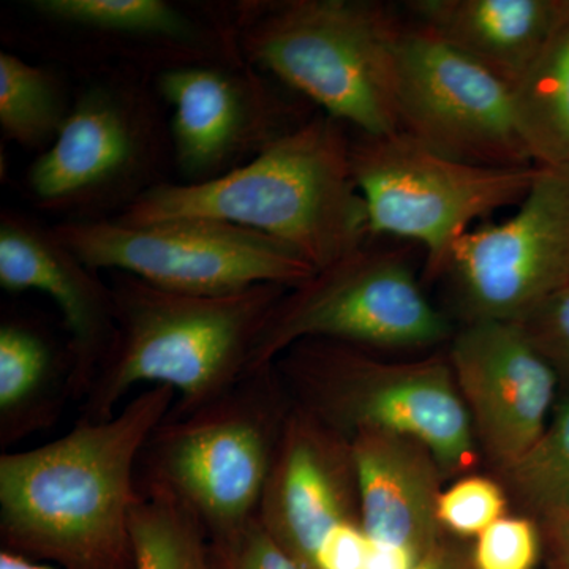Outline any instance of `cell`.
<instances>
[{
  "label": "cell",
  "instance_id": "cell-1",
  "mask_svg": "<svg viewBox=\"0 0 569 569\" xmlns=\"http://www.w3.org/2000/svg\"><path fill=\"white\" fill-rule=\"evenodd\" d=\"M174 402L173 389L146 388L111 418H80L58 440L3 451V549L62 569H133L138 460Z\"/></svg>",
  "mask_w": 569,
  "mask_h": 569
},
{
  "label": "cell",
  "instance_id": "cell-2",
  "mask_svg": "<svg viewBox=\"0 0 569 569\" xmlns=\"http://www.w3.org/2000/svg\"><path fill=\"white\" fill-rule=\"evenodd\" d=\"M350 141L347 126L316 112L231 173L203 183H160L111 219L239 224L279 239L321 271L372 239Z\"/></svg>",
  "mask_w": 569,
  "mask_h": 569
},
{
  "label": "cell",
  "instance_id": "cell-3",
  "mask_svg": "<svg viewBox=\"0 0 569 569\" xmlns=\"http://www.w3.org/2000/svg\"><path fill=\"white\" fill-rule=\"evenodd\" d=\"M116 332L81 402V418L102 421L133 388L173 389L168 417L212 402L249 373L258 337L290 288L257 284L238 293L200 296L110 272Z\"/></svg>",
  "mask_w": 569,
  "mask_h": 569
},
{
  "label": "cell",
  "instance_id": "cell-4",
  "mask_svg": "<svg viewBox=\"0 0 569 569\" xmlns=\"http://www.w3.org/2000/svg\"><path fill=\"white\" fill-rule=\"evenodd\" d=\"M247 61L355 132H400L402 24L373 0H236Z\"/></svg>",
  "mask_w": 569,
  "mask_h": 569
},
{
  "label": "cell",
  "instance_id": "cell-5",
  "mask_svg": "<svg viewBox=\"0 0 569 569\" xmlns=\"http://www.w3.org/2000/svg\"><path fill=\"white\" fill-rule=\"evenodd\" d=\"M293 406L274 365L250 370L212 402L157 426L138 460V492L171 498L209 539L239 529L257 518Z\"/></svg>",
  "mask_w": 569,
  "mask_h": 569
},
{
  "label": "cell",
  "instance_id": "cell-6",
  "mask_svg": "<svg viewBox=\"0 0 569 569\" xmlns=\"http://www.w3.org/2000/svg\"><path fill=\"white\" fill-rule=\"evenodd\" d=\"M163 108L151 77L88 74L58 138L26 171L31 203L61 222L111 219L168 182L174 162Z\"/></svg>",
  "mask_w": 569,
  "mask_h": 569
},
{
  "label": "cell",
  "instance_id": "cell-7",
  "mask_svg": "<svg viewBox=\"0 0 569 569\" xmlns=\"http://www.w3.org/2000/svg\"><path fill=\"white\" fill-rule=\"evenodd\" d=\"M296 406L347 438L381 430L425 445L445 477L477 456L473 422L449 359L385 362L332 340H301L274 362Z\"/></svg>",
  "mask_w": 569,
  "mask_h": 569
},
{
  "label": "cell",
  "instance_id": "cell-8",
  "mask_svg": "<svg viewBox=\"0 0 569 569\" xmlns=\"http://www.w3.org/2000/svg\"><path fill=\"white\" fill-rule=\"evenodd\" d=\"M351 170L370 238L395 236L426 252L427 274H447L452 247L471 223L529 193L538 164L481 167L449 159L403 132L350 134Z\"/></svg>",
  "mask_w": 569,
  "mask_h": 569
},
{
  "label": "cell",
  "instance_id": "cell-9",
  "mask_svg": "<svg viewBox=\"0 0 569 569\" xmlns=\"http://www.w3.org/2000/svg\"><path fill=\"white\" fill-rule=\"evenodd\" d=\"M52 230L89 268L123 272L176 293L230 295L268 283L295 288L317 274L279 239L220 220H69Z\"/></svg>",
  "mask_w": 569,
  "mask_h": 569
},
{
  "label": "cell",
  "instance_id": "cell-10",
  "mask_svg": "<svg viewBox=\"0 0 569 569\" xmlns=\"http://www.w3.org/2000/svg\"><path fill=\"white\" fill-rule=\"evenodd\" d=\"M451 337L447 317L422 293L406 257L369 241L283 295L258 337L249 372L274 365L301 340L419 348Z\"/></svg>",
  "mask_w": 569,
  "mask_h": 569
},
{
  "label": "cell",
  "instance_id": "cell-11",
  "mask_svg": "<svg viewBox=\"0 0 569 569\" xmlns=\"http://www.w3.org/2000/svg\"><path fill=\"white\" fill-rule=\"evenodd\" d=\"M31 40L88 74L242 61L233 2L28 0Z\"/></svg>",
  "mask_w": 569,
  "mask_h": 569
},
{
  "label": "cell",
  "instance_id": "cell-12",
  "mask_svg": "<svg viewBox=\"0 0 569 569\" xmlns=\"http://www.w3.org/2000/svg\"><path fill=\"white\" fill-rule=\"evenodd\" d=\"M400 132L460 162L533 167L516 122L512 88L421 26L397 50Z\"/></svg>",
  "mask_w": 569,
  "mask_h": 569
},
{
  "label": "cell",
  "instance_id": "cell-13",
  "mask_svg": "<svg viewBox=\"0 0 569 569\" xmlns=\"http://www.w3.org/2000/svg\"><path fill=\"white\" fill-rule=\"evenodd\" d=\"M152 82L171 111V149L182 183L231 173L313 116L247 59L176 67Z\"/></svg>",
  "mask_w": 569,
  "mask_h": 569
},
{
  "label": "cell",
  "instance_id": "cell-14",
  "mask_svg": "<svg viewBox=\"0 0 569 569\" xmlns=\"http://www.w3.org/2000/svg\"><path fill=\"white\" fill-rule=\"evenodd\" d=\"M447 274L467 323H519L569 287V164L538 167L518 211L456 242Z\"/></svg>",
  "mask_w": 569,
  "mask_h": 569
},
{
  "label": "cell",
  "instance_id": "cell-15",
  "mask_svg": "<svg viewBox=\"0 0 569 569\" xmlns=\"http://www.w3.org/2000/svg\"><path fill=\"white\" fill-rule=\"evenodd\" d=\"M448 359L478 443L505 470L545 433L559 373L515 321H468L451 337Z\"/></svg>",
  "mask_w": 569,
  "mask_h": 569
},
{
  "label": "cell",
  "instance_id": "cell-16",
  "mask_svg": "<svg viewBox=\"0 0 569 569\" xmlns=\"http://www.w3.org/2000/svg\"><path fill=\"white\" fill-rule=\"evenodd\" d=\"M257 518L299 568L316 569L325 538L342 523L359 522L350 438L295 403Z\"/></svg>",
  "mask_w": 569,
  "mask_h": 569
},
{
  "label": "cell",
  "instance_id": "cell-17",
  "mask_svg": "<svg viewBox=\"0 0 569 569\" xmlns=\"http://www.w3.org/2000/svg\"><path fill=\"white\" fill-rule=\"evenodd\" d=\"M0 287L9 293L40 291L61 310L69 332L71 399L82 402L114 339L110 282L63 246L52 224L2 211Z\"/></svg>",
  "mask_w": 569,
  "mask_h": 569
},
{
  "label": "cell",
  "instance_id": "cell-18",
  "mask_svg": "<svg viewBox=\"0 0 569 569\" xmlns=\"http://www.w3.org/2000/svg\"><path fill=\"white\" fill-rule=\"evenodd\" d=\"M350 445L362 530L426 559L445 541L438 522L445 475L437 459L425 445L381 430H359Z\"/></svg>",
  "mask_w": 569,
  "mask_h": 569
},
{
  "label": "cell",
  "instance_id": "cell-19",
  "mask_svg": "<svg viewBox=\"0 0 569 569\" xmlns=\"http://www.w3.org/2000/svg\"><path fill=\"white\" fill-rule=\"evenodd\" d=\"M415 24L515 86L569 11V0H413Z\"/></svg>",
  "mask_w": 569,
  "mask_h": 569
},
{
  "label": "cell",
  "instance_id": "cell-20",
  "mask_svg": "<svg viewBox=\"0 0 569 569\" xmlns=\"http://www.w3.org/2000/svg\"><path fill=\"white\" fill-rule=\"evenodd\" d=\"M71 399L69 348L20 320L0 325V447L47 429ZM73 400V399H71Z\"/></svg>",
  "mask_w": 569,
  "mask_h": 569
},
{
  "label": "cell",
  "instance_id": "cell-21",
  "mask_svg": "<svg viewBox=\"0 0 569 569\" xmlns=\"http://www.w3.org/2000/svg\"><path fill=\"white\" fill-rule=\"evenodd\" d=\"M516 122L538 167L569 164V11L512 86Z\"/></svg>",
  "mask_w": 569,
  "mask_h": 569
},
{
  "label": "cell",
  "instance_id": "cell-22",
  "mask_svg": "<svg viewBox=\"0 0 569 569\" xmlns=\"http://www.w3.org/2000/svg\"><path fill=\"white\" fill-rule=\"evenodd\" d=\"M73 93L58 70L0 52V129L22 149L47 151L69 116Z\"/></svg>",
  "mask_w": 569,
  "mask_h": 569
},
{
  "label": "cell",
  "instance_id": "cell-23",
  "mask_svg": "<svg viewBox=\"0 0 569 569\" xmlns=\"http://www.w3.org/2000/svg\"><path fill=\"white\" fill-rule=\"evenodd\" d=\"M203 526L171 498L141 496L130 516L133 569H208Z\"/></svg>",
  "mask_w": 569,
  "mask_h": 569
},
{
  "label": "cell",
  "instance_id": "cell-24",
  "mask_svg": "<svg viewBox=\"0 0 569 569\" xmlns=\"http://www.w3.org/2000/svg\"><path fill=\"white\" fill-rule=\"evenodd\" d=\"M505 488L539 519L569 509V399L553 410L545 433L500 471Z\"/></svg>",
  "mask_w": 569,
  "mask_h": 569
},
{
  "label": "cell",
  "instance_id": "cell-25",
  "mask_svg": "<svg viewBox=\"0 0 569 569\" xmlns=\"http://www.w3.org/2000/svg\"><path fill=\"white\" fill-rule=\"evenodd\" d=\"M507 488L488 477H463L441 492L438 522L459 538H477L507 516Z\"/></svg>",
  "mask_w": 569,
  "mask_h": 569
},
{
  "label": "cell",
  "instance_id": "cell-26",
  "mask_svg": "<svg viewBox=\"0 0 569 569\" xmlns=\"http://www.w3.org/2000/svg\"><path fill=\"white\" fill-rule=\"evenodd\" d=\"M475 539V569H537L545 552L541 526L531 516H503Z\"/></svg>",
  "mask_w": 569,
  "mask_h": 569
},
{
  "label": "cell",
  "instance_id": "cell-27",
  "mask_svg": "<svg viewBox=\"0 0 569 569\" xmlns=\"http://www.w3.org/2000/svg\"><path fill=\"white\" fill-rule=\"evenodd\" d=\"M208 569H301L264 530L258 518L209 539Z\"/></svg>",
  "mask_w": 569,
  "mask_h": 569
},
{
  "label": "cell",
  "instance_id": "cell-28",
  "mask_svg": "<svg viewBox=\"0 0 569 569\" xmlns=\"http://www.w3.org/2000/svg\"><path fill=\"white\" fill-rule=\"evenodd\" d=\"M519 325L556 372L569 378V287L546 299Z\"/></svg>",
  "mask_w": 569,
  "mask_h": 569
},
{
  "label": "cell",
  "instance_id": "cell-29",
  "mask_svg": "<svg viewBox=\"0 0 569 569\" xmlns=\"http://www.w3.org/2000/svg\"><path fill=\"white\" fill-rule=\"evenodd\" d=\"M373 542L359 522L336 527L318 549L316 569H369Z\"/></svg>",
  "mask_w": 569,
  "mask_h": 569
},
{
  "label": "cell",
  "instance_id": "cell-30",
  "mask_svg": "<svg viewBox=\"0 0 569 569\" xmlns=\"http://www.w3.org/2000/svg\"><path fill=\"white\" fill-rule=\"evenodd\" d=\"M548 569H569V509L541 519Z\"/></svg>",
  "mask_w": 569,
  "mask_h": 569
},
{
  "label": "cell",
  "instance_id": "cell-31",
  "mask_svg": "<svg viewBox=\"0 0 569 569\" xmlns=\"http://www.w3.org/2000/svg\"><path fill=\"white\" fill-rule=\"evenodd\" d=\"M413 569H475L470 552L458 545L443 541Z\"/></svg>",
  "mask_w": 569,
  "mask_h": 569
},
{
  "label": "cell",
  "instance_id": "cell-32",
  "mask_svg": "<svg viewBox=\"0 0 569 569\" xmlns=\"http://www.w3.org/2000/svg\"><path fill=\"white\" fill-rule=\"evenodd\" d=\"M0 569H54L41 561L29 559L21 553L11 552V550L2 549L0 552Z\"/></svg>",
  "mask_w": 569,
  "mask_h": 569
}]
</instances>
